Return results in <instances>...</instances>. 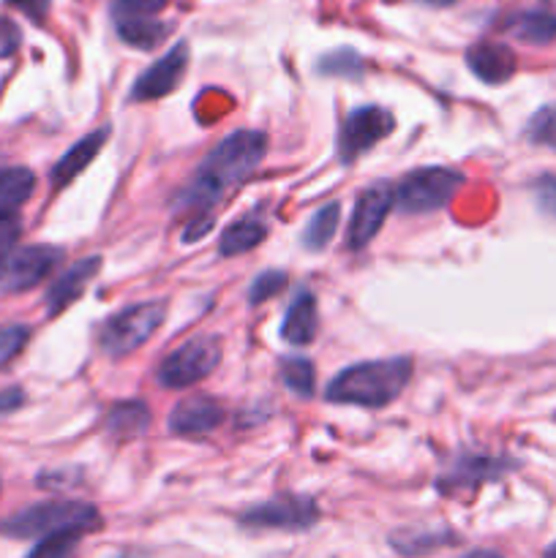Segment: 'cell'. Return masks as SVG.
Here are the masks:
<instances>
[{
	"instance_id": "obj_21",
	"label": "cell",
	"mask_w": 556,
	"mask_h": 558,
	"mask_svg": "<svg viewBox=\"0 0 556 558\" xmlns=\"http://www.w3.org/2000/svg\"><path fill=\"white\" fill-rule=\"evenodd\" d=\"M338 213H341L338 202H330V205L319 207V210L311 216L309 227H305V232H303L305 248L322 251L330 245V240L336 238V229H338Z\"/></svg>"
},
{
	"instance_id": "obj_18",
	"label": "cell",
	"mask_w": 556,
	"mask_h": 558,
	"mask_svg": "<svg viewBox=\"0 0 556 558\" xmlns=\"http://www.w3.org/2000/svg\"><path fill=\"white\" fill-rule=\"evenodd\" d=\"M36 189V174L25 167L0 172V216H16Z\"/></svg>"
},
{
	"instance_id": "obj_11",
	"label": "cell",
	"mask_w": 556,
	"mask_h": 558,
	"mask_svg": "<svg viewBox=\"0 0 556 558\" xmlns=\"http://www.w3.org/2000/svg\"><path fill=\"white\" fill-rule=\"evenodd\" d=\"M185 65H189V47L178 44L174 49H169L161 60L150 65L140 80L134 82V93L131 98L134 101H156V98L167 96L174 87L180 85L185 74Z\"/></svg>"
},
{
	"instance_id": "obj_13",
	"label": "cell",
	"mask_w": 556,
	"mask_h": 558,
	"mask_svg": "<svg viewBox=\"0 0 556 558\" xmlns=\"http://www.w3.org/2000/svg\"><path fill=\"white\" fill-rule=\"evenodd\" d=\"M98 270H101V256H87V259L76 262L74 267H69V270H65L63 276L49 287L47 292L49 316H58L60 311L69 308L71 303H76V300L82 298V292L90 287V281L96 278Z\"/></svg>"
},
{
	"instance_id": "obj_7",
	"label": "cell",
	"mask_w": 556,
	"mask_h": 558,
	"mask_svg": "<svg viewBox=\"0 0 556 558\" xmlns=\"http://www.w3.org/2000/svg\"><path fill=\"white\" fill-rule=\"evenodd\" d=\"M60 259H63V251L55 245H27V248L11 251L9 259L0 267V292L16 294L38 287L44 278L52 276Z\"/></svg>"
},
{
	"instance_id": "obj_28",
	"label": "cell",
	"mask_w": 556,
	"mask_h": 558,
	"mask_svg": "<svg viewBox=\"0 0 556 558\" xmlns=\"http://www.w3.org/2000/svg\"><path fill=\"white\" fill-rule=\"evenodd\" d=\"M529 136L543 145H556V104H548L529 120Z\"/></svg>"
},
{
	"instance_id": "obj_2",
	"label": "cell",
	"mask_w": 556,
	"mask_h": 558,
	"mask_svg": "<svg viewBox=\"0 0 556 558\" xmlns=\"http://www.w3.org/2000/svg\"><path fill=\"white\" fill-rule=\"evenodd\" d=\"M412 379V360L390 357L358 363L352 368L341 371L336 379L327 385V401L352 403V407L382 409L396 401L403 387Z\"/></svg>"
},
{
	"instance_id": "obj_19",
	"label": "cell",
	"mask_w": 556,
	"mask_h": 558,
	"mask_svg": "<svg viewBox=\"0 0 556 558\" xmlns=\"http://www.w3.org/2000/svg\"><path fill=\"white\" fill-rule=\"evenodd\" d=\"M510 33L518 41L551 44L556 38V14H551V11H523L510 22Z\"/></svg>"
},
{
	"instance_id": "obj_15",
	"label": "cell",
	"mask_w": 556,
	"mask_h": 558,
	"mask_svg": "<svg viewBox=\"0 0 556 558\" xmlns=\"http://www.w3.org/2000/svg\"><path fill=\"white\" fill-rule=\"evenodd\" d=\"M107 136H109L107 129H96L93 134L82 136V140L76 142V145L71 147V150L65 153L58 163H55V169H52L55 189H63V185H69L71 180L80 178V174L90 167L93 158L98 156V150L104 147Z\"/></svg>"
},
{
	"instance_id": "obj_31",
	"label": "cell",
	"mask_w": 556,
	"mask_h": 558,
	"mask_svg": "<svg viewBox=\"0 0 556 558\" xmlns=\"http://www.w3.org/2000/svg\"><path fill=\"white\" fill-rule=\"evenodd\" d=\"M22 232V223L16 216H0V267L9 259V254L14 251L16 238Z\"/></svg>"
},
{
	"instance_id": "obj_37",
	"label": "cell",
	"mask_w": 556,
	"mask_h": 558,
	"mask_svg": "<svg viewBox=\"0 0 556 558\" xmlns=\"http://www.w3.org/2000/svg\"><path fill=\"white\" fill-rule=\"evenodd\" d=\"M463 558H501V556L494 554V550H474V554H469Z\"/></svg>"
},
{
	"instance_id": "obj_36",
	"label": "cell",
	"mask_w": 556,
	"mask_h": 558,
	"mask_svg": "<svg viewBox=\"0 0 556 558\" xmlns=\"http://www.w3.org/2000/svg\"><path fill=\"white\" fill-rule=\"evenodd\" d=\"M418 3H423V5H434V9H445V5L458 3V0H418Z\"/></svg>"
},
{
	"instance_id": "obj_23",
	"label": "cell",
	"mask_w": 556,
	"mask_h": 558,
	"mask_svg": "<svg viewBox=\"0 0 556 558\" xmlns=\"http://www.w3.org/2000/svg\"><path fill=\"white\" fill-rule=\"evenodd\" d=\"M283 385L294 392V396L309 398L314 392V365L303 357H289L281 365Z\"/></svg>"
},
{
	"instance_id": "obj_27",
	"label": "cell",
	"mask_w": 556,
	"mask_h": 558,
	"mask_svg": "<svg viewBox=\"0 0 556 558\" xmlns=\"http://www.w3.org/2000/svg\"><path fill=\"white\" fill-rule=\"evenodd\" d=\"M167 3L169 0H114V16L118 20H150Z\"/></svg>"
},
{
	"instance_id": "obj_20",
	"label": "cell",
	"mask_w": 556,
	"mask_h": 558,
	"mask_svg": "<svg viewBox=\"0 0 556 558\" xmlns=\"http://www.w3.org/2000/svg\"><path fill=\"white\" fill-rule=\"evenodd\" d=\"M109 430L114 436H140L150 425V409L140 401H125L109 412Z\"/></svg>"
},
{
	"instance_id": "obj_32",
	"label": "cell",
	"mask_w": 556,
	"mask_h": 558,
	"mask_svg": "<svg viewBox=\"0 0 556 558\" xmlns=\"http://www.w3.org/2000/svg\"><path fill=\"white\" fill-rule=\"evenodd\" d=\"M534 196H537V205L543 207L548 216H556V178L545 174L534 183Z\"/></svg>"
},
{
	"instance_id": "obj_26",
	"label": "cell",
	"mask_w": 556,
	"mask_h": 558,
	"mask_svg": "<svg viewBox=\"0 0 556 558\" xmlns=\"http://www.w3.org/2000/svg\"><path fill=\"white\" fill-rule=\"evenodd\" d=\"M31 338V330L25 325H5L0 327V365L11 363L16 354L22 352V347Z\"/></svg>"
},
{
	"instance_id": "obj_24",
	"label": "cell",
	"mask_w": 556,
	"mask_h": 558,
	"mask_svg": "<svg viewBox=\"0 0 556 558\" xmlns=\"http://www.w3.org/2000/svg\"><path fill=\"white\" fill-rule=\"evenodd\" d=\"M82 532H60L49 534V537L38 539L36 548L31 550L27 558H71L74 556L76 545H80Z\"/></svg>"
},
{
	"instance_id": "obj_6",
	"label": "cell",
	"mask_w": 556,
	"mask_h": 558,
	"mask_svg": "<svg viewBox=\"0 0 556 558\" xmlns=\"http://www.w3.org/2000/svg\"><path fill=\"white\" fill-rule=\"evenodd\" d=\"M221 363V341L216 336H196L174 349L158 368V381L169 390L200 385Z\"/></svg>"
},
{
	"instance_id": "obj_3",
	"label": "cell",
	"mask_w": 556,
	"mask_h": 558,
	"mask_svg": "<svg viewBox=\"0 0 556 558\" xmlns=\"http://www.w3.org/2000/svg\"><path fill=\"white\" fill-rule=\"evenodd\" d=\"M101 529V515L85 501H41L25 507L0 523V534L14 539H44L60 532H96Z\"/></svg>"
},
{
	"instance_id": "obj_17",
	"label": "cell",
	"mask_w": 556,
	"mask_h": 558,
	"mask_svg": "<svg viewBox=\"0 0 556 558\" xmlns=\"http://www.w3.org/2000/svg\"><path fill=\"white\" fill-rule=\"evenodd\" d=\"M265 238H267V223L256 216H245L223 229L221 243H218V254L221 256L249 254V251H254Z\"/></svg>"
},
{
	"instance_id": "obj_38",
	"label": "cell",
	"mask_w": 556,
	"mask_h": 558,
	"mask_svg": "<svg viewBox=\"0 0 556 558\" xmlns=\"http://www.w3.org/2000/svg\"><path fill=\"white\" fill-rule=\"evenodd\" d=\"M545 558H556V543H554V545H551V548H548V550H545Z\"/></svg>"
},
{
	"instance_id": "obj_29",
	"label": "cell",
	"mask_w": 556,
	"mask_h": 558,
	"mask_svg": "<svg viewBox=\"0 0 556 558\" xmlns=\"http://www.w3.org/2000/svg\"><path fill=\"white\" fill-rule=\"evenodd\" d=\"M283 287H287V276H283V272H278V270L262 272V276L254 281V287H251L249 300H251V303H254V305L267 303V300L276 298V294L281 292Z\"/></svg>"
},
{
	"instance_id": "obj_10",
	"label": "cell",
	"mask_w": 556,
	"mask_h": 558,
	"mask_svg": "<svg viewBox=\"0 0 556 558\" xmlns=\"http://www.w3.org/2000/svg\"><path fill=\"white\" fill-rule=\"evenodd\" d=\"M319 510L305 496H276V499L265 501V505L254 507L243 515V523L259 529H309L314 526Z\"/></svg>"
},
{
	"instance_id": "obj_16",
	"label": "cell",
	"mask_w": 556,
	"mask_h": 558,
	"mask_svg": "<svg viewBox=\"0 0 556 558\" xmlns=\"http://www.w3.org/2000/svg\"><path fill=\"white\" fill-rule=\"evenodd\" d=\"M319 330V314H316V300L311 292H300L289 305L281 325V338L292 347H309Z\"/></svg>"
},
{
	"instance_id": "obj_33",
	"label": "cell",
	"mask_w": 556,
	"mask_h": 558,
	"mask_svg": "<svg viewBox=\"0 0 556 558\" xmlns=\"http://www.w3.org/2000/svg\"><path fill=\"white\" fill-rule=\"evenodd\" d=\"M16 47H20V31L14 22L0 20V58H9Z\"/></svg>"
},
{
	"instance_id": "obj_12",
	"label": "cell",
	"mask_w": 556,
	"mask_h": 558,
	"mask_svg": "<svg viewBox=\"0 0 556 558\" xmlns=\"http://www.w3.org/2000/svg\"><path fill=\"white\" fill-rule=\"evenodd\" d=\"M223 423V407L216 398L194 396L185 398L169 414V428L180 436H205Z\"/></svg>"
},
{
	"instance_id": "obj_34",
	"label": "cell",
	"mask_w": 556,
	"mask_h": 558,
	"mask_svg": "<svg viewBox=\"0 0 556 558\" xmlns=\"http://www.w3.org/2000/svg\"><path fill=\"white\" fill-rule=\"evenodd\" d=\"M9 3L25 11V14L36 22L44 20V16H47V9H49V0H9Z\"/></svg>"
},
{
	"instance_id": "obj_25",
	"label": "cell",
	"mask_w": 556,
	"mask_h": 558,
	"mask_svg": "<svg viewBox=\"0 0 556 558\" xmlns=\"http://www.w3.org/2000/svg\"><path fill=\"white\" fill-rule=\"evenodd\" d=\"M447 543H450V534H436V532L420 534V537L414 532H407V539H401V537L392 539V545H396V548L407 556L428 554V550L442 548V545H447Z\"/></svg>"
},
{
	"instance_id": "obj_4",
	"label": "cell",
	"mask_w": 556,
	"mask_h": 558,
	"mask_svg": "<svg viewBox=\"0 0 556 558\" xmlns=\"http://www.w3.org/2000/svg\"><path fill=\"white\" fill-rule=\"evenodd\" d=\"M167 316V303L164 300H150V303H136L131 308L120 311L112 319L104 322L98 332V347L109 357H125L136 352L142 343L150 341Z\"/></svg>"
},
{
	"instance_id": "obj_9",
	"label": "cell",
	"mask_w": 556,
	"mask_h": 558,
	"mask_svg": "<svg viewBox=\"0 0 556 558\" xmlns=\"http://www.w3.org/2000/svg\"><path fill=\"white\" fill-rule=\"evenodd\" d=\"M396 205V189L387 183H374L358 196V205L352 210V221L347 229L349 248L360 251L376 238V232L385 223L387 213Z\"/></svg>"
},
{
	"instance_id": "obj_35",
	"label": "cell",
	"mask_w": 556,
	"mask_h": 558,
	"mask_svg": "<svg viewBox=\"0 0 556 558\" xmlns=\"http://www.w3.org/2000/svg\"><path fill=\"white\" fill-rule=\"evenodd\" d=\"M22 401H25V396H22L20 387H11V390H3V392H0V414L16 412V409L22 407Z\"/></svg>"
},
{
	"instance_id": "obj_14",
	"label": "cell",
	"mask_w": 556,
	"mask_h": 558,
	"mask_svg": "<svg viewBox=\"0 0 556 558\" xmlns=\"http://www.w3.org/2000/svg\"><path fill=\"white\" fill-rule=\"evenodd\" d=\"M467 63L478 80L488 82V85H501L516 74V54L510 47L494 41H483L467 52Z\"/></svg>"
},
{
	"instance_id": "obj_8",
	"label": "cell",
	"mask_w": 556,
	"mask_h": 558,
	"mask_svg": "<svg viewBox=\"0 0 556 558\" xmlns=\"http://www.w3.org/2000/svg\"><path fill=\"white\" fill-rule=\"evenodd\" d=\"M392 114L382 107H360L343 120L341 136H338V156L343 163H352L371 147L379 145L385 136L392 134Z\"/></svg>"
},
{
	"instance_id": "obj_30",
	"label": "cell",
	"mask_w": 556,
	"mask_h": 558,
	"mask_svg": "<svg viewBox=\"0 0 556 558\" xmlns=\"http://www.w3.org/2000/svg\"><path fill=\"white\" fill-rule=\"evenodd\" d=\"M327 74H352V71H360V58L349 49H338V52L327 54L319 65Z\"/></svg>"
},
{
	"instance_id": "obj_5",
	"label": "cell",
	"mask_w": 556,
	"mask_h": 558,
	"mask_svg": "<svg viewBox=\"0 0 556 558\" xmlns=\"http://www.w3.org/2000/svg\"><path fill=\"white\" fill-rule=\"evenodd\" d=\"M463 185V174L447 167H425L409 172L396 185V207L409 216L431 213L445 207L458 189Z\"/></svg>"
},
{
	"instance_id": "obj_22",
	"label": "cell",
	"mask_w": 556,
	"mask_h": 558,
	"mask_svg": "<svg viewBox=\"0 0 556 558\" xmlns=\"http://www.w3.org/2000/svg\"><path fill=\"white\" fill-rule=\"evenodd\" d=\"M118 33L131 47L153 49L167 38L169 27L156 20H118Z\"/></svg>"
},
{
	"instance_id": "obj_1",
	"label": "cell",
	"mask_w": 556,
	"mask_h": 558,
	"mask_svg": "<svg viewBox=\"0 0 556 558\" xmlns=\"http://www.w3.org/2000/svg\"><path fill=\"white\" fill-rule=\"evenodd\" d=\"M267 153V136L262 131L243 129L229 134L227 140L218 142L210 156L200 163L194 180L180 196V205L191 210L210 213V207L227 194L229 189H238L243 180L256 172Z\"/></svg>"
}]
</instances>
